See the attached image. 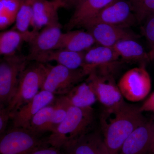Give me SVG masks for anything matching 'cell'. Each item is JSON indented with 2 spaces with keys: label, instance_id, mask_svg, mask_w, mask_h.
<instances>
[{
  "label": "cell",
  "instance_id": "12",
  "mask_svg": "<svg viewBox=\"0 0 154 154\" xmlns=\"http://www.w3.org/2000/svg\"><path fill=\"white\" fill-rule=\"evenodd\" d=\"M85 28L93 35L96 43L106 47L112 48L122 40H136L140 37L128 28L108 24L99 23Z\"/></svg>",
  "mask_w": 154,
  "mask_h": 154
},
{
  "label": "cell",
  "instance_id": "32",
  "mask_svg": "<svg viewBox=\"0 0 154 154\" xmlns=\"http://www.w3.org/2000/svg\"><path fill=\"white\" fill-rule=\"evenodd\" d=\"M65 5V8H75L82 4L86 0H61Z\"/></svg>",
  "mask_w": 154,
  "mask_h": 154
},
{
  "label": "cell",
  "instance_id": "33",
  "mask_svg": "<svg viewBox=\"0 0 154 154\" xmlns=\"http://www.w3.org/2000/svg\"><path fill=\"white\" fill-rule=\"evenodd\" d=\"M101 154H110L106 147V146L105 145L104 142L103 143V145H102Z\"/></svg>",
  "mask_w": 154,
  "mask_h": 154
},
{
  "label": "cell",
  "instance_id": "26",
  "mask_svg": "<svg viewBox=\"0 0 154 154\" xmlns=\"http://www.w3.org/2000/svg\"><path fill=\"white\" fill-rule=\"evenodd\" d=\"M22 3L15 0H0L1 29L15 21Z\"/></svg>",
  "mask_w": 154,
  "mask_h": 154
},
{
  "label": "cell",
  "instance_id": "34",
  "mask_svg": "<svg viewBox=\"0 0 154 154\" xmlns=\"http://www.w3.org/2000/svg\"><path fill=\"white\" fill-rule=\"evenodd\" d=\"M148 154H154V133L151 145L150 147L149 150V152Z\"/></svg>",
  "mask_w": 154,
  "mask_h": 154
},
{
  "label": "cell",
  "instance_id": "4",
  "mask_svg": "<svg viewBox=\"0 0 154 154\" xmlns=\"http://www.w3.org/2000/svg\"><path fill=\"white\" fill-rule=\"evenodd\" d=\"M48 145L47 138L28 128L13 127L1 136L0 154H31Z\"/></svg>",
  "mask_w": 154,
  "mask_h": 154
},
{
  "label": "cell",
  "instance_id": "20",
  "mask_svg": "<svg viewBox=\"0 0 154 154\" xmlns=\"http://www.w3.org/2000/svg\"><path fill=\"white\" fill-rule=\"evenodd\" d=\"M117 54L125 62L138 63L145 66L150 61L149 53L135 39H125L117 42L113 46Z\"/></svg>",
  "mask_w": 154,
  "mask_h": 154
},
{
  "label": "cell",
  "instance_id": "31",
  "mask_svg": "<svg viewBox=\"0 0 154 154\" xmlns=\"http://www.w3.org/2000/svg\"><path fill=\"white\" fill-rule=\"evenodd\" d=\"M140 110L142 113L144 112H154V92L140 107Z\"/></svg>",
  "mask_w": 154,
  "mask_h": 154
},
{
  "label": "cell",
  "instance_id": "21",
  "mask_svg": "<svg viewBox=\"0 0 154 154\" xmlns=\"http://www.w3.org/2000/svg\"><path fill=\"white\" fill-rule=\"evenodd\" d=\"M103 137L97 133H88L68 147L64 154H101Z\"/></svg>",
  "mask_w": 154,
  "mask_h": 154
},
{
  "label": "cell",
  "instance_id": "30",
  "mask_svg": "<svg viewBox=\"0 0 154 154\" xmlns=\"http://www.w3.org/2000/svg\"><path fill=\"white\" fill-rule=\"evenodd\" d=\"M31 154H64V152L62 149L48 145L38 149Z\"/></svg>",
  "mask_w": 154,
  "mask_h": 154
},
{
  "label": "cell",
  "instance_id": "3",
  "mask_svg": "<svg viewBox=\"0 0 154 154\" xmlns=\"http://www.w3.org/2000/svg\"><path fill=\"white\" fill-rule=\"evenodd\" d=\"M48 71V64L36 62L25 68L19 76L17 91L8 106L11 118L41 91Z\"/></svg>",
  "mask_w": 154,
  "mask_h": 154
},
{
  "label": "cell",
  "instance_id": "22",
  "mask_svg": "<svg viewBox=\"0 0 154 154\" xmlns=\"http://www.w3.org/2000/svg\"><path fill=\"white\" fill-rule=\"evenodd\" d=\"M65 96L72 105L81 108L92 107L98 101L94 89L86 81L75 86Z\"/></svg>",
  "mask_w": 154,
  "mask_h": 154
},
{
  "label": "cell",
  "instance_id": "1",
  "mask_svg": "<svg viewBox=\"0 0 154 154\" xmlns=\"http://www.w3.org/2000/svg\"><path fill=\"white\" fill-rule=\"evenodd\" d=\"M140 107L125 102L105 109L100 117L104 143L110 154H117L131 133L146 121Z\"/></svg>",
  "mask_w": 154,
  "mask_h": 154
},
{
  "label": "cell",
  "instance_id": "18",
  "mask_svg": "<svg viewBox=\"0 0 154 154\" xmlns=\"http://www.w3.org/2000/svg\"><path fill=\"white\" fill-rule=\"evenodd\" d=\"M96 43L89 31L70 30L63 33L57 49H65L77 52H85Z\"/></svg>",
  "mask_w": 154,
  "mask_h": 154
},
{
  "label": "cell",
  "instance_id": "6",
  "mask_svg": "<svg viewBox=\"0 0 154 154\" xmlns=\"http://www.w3.org/2000/svg\"><path fill=\"white\" fill-rule=\"evenodd\" d=\"M88 76L83 68L72 69L60 65L48 64V71L41 90L54 95L63 96L68 94L75 86Z\"/></svg>",
  "mask_w": 154,
  "mask_h": 154
},
{
  "label": "cell",
  "instance_id": "7",
  "mask_svg": "<svg viewBox=\"0 0 154 154\" xmlns=\"http://www.w3.org/2000/svg\"><path fill=\"white\" fill-rule=\"evenodd\" d=\"M118 86L122 96L131 102L145 99L150 92L152 81L145 66L128 70L121 77Z\"/></svg>",
  "mask_w": 154,
  "mask_h": 154
},
{
  "label": "cell",
  "instance_id": "36",
  "mask_svg": "<svg viewBox=\"0 0 154 154\" xmlns=\"http://www.w3.org/2000/svg\"><path fill=\"white\" fill-rule=\"evenodd\" d=\"M153 49H154V48H153Z\"/></svg>",
  "mask_w": 154,
  "mask_h": 154
},
{
  "label": "cell",
  "instance_id": "8",
  "mask_svg": "<svg viewBox=\"0 0 154 154\" xmlns=\"http://www.w3.org/2000/svg\"><path fill=\"white\" fill-rule=\"evenodd\" d=\"M136 22L129 1L114 0L82 27L102 23L128 28Z\"/></svg>",
  "mask_w": 154,
  "mask_h": 154
},
{
  "label": "cell",
  "instance_id": "11",
  "mask_svg": "<svg viewBox=\"0 0 154 154\" xmlns=\"http://www.w3.org/2000/svg\"><path fill=\"white\" fill-rule=\"evenodd\" d=\"M154 133V119L146 120L125 140L117 154H148Z\"/></svg>",
  "mask_w": 154,
  "mask_h": 154
},
{
  "label": "cell",
  "instance_id": "2",
  "mask_svg": "<svg viewBox=\"0 0 154 154\" xmlns=\"http://www.w3.org/2000/svg\"><path fill=\"white\" fill-rule=\"evenodd\" d=\"M94 119L93 107L70 105L63 121L47 138L48 143L61 149L68 147L88 134Z\"/></svg>",
  "mask_w": 154,
  "mask_h": 154
},
{
  "label": "cell",
  "instance_id": "28",
  "mask_svg": "<svg viewBox=\"0 0 154 154\" xmlns=\"http://www.w3.org/2000/svg\"><path fill=\"white\" fill-rule=\"evenodd\" d=\"M142 32L151 49L154 48V14L148 17L142 27Z\"/></svg>",
  "mask_w": 154,
  "mask_h": 154
},
{
  "label": "cell",
  "instance_id": "16",
  "mask_svg": "<svg viewBox=\"0 0 154 154\" xmlns=\"http://www.w3.org/2000/svg\"><path fill=\"white\" fill-rule=\"evenodd\" d=\"M61 8H65L61 0H34L31 25L33 30L38 31L42 27L58 22V11Z\"/></svg>",
  "mask_w": 154,
  "mask_h": 154
},
{
  "label": "cell",
  "instance_id": "14",
  "mask_svg": "<svg viewBox=\"0 0 154 154\" xmlns=\"http://www.w3.org/2000/svg\"><path fill=\"white\" fill-rule=\"evenodd\" d=\"M85 52H77L65 49L52 50L28 57V61L33 60L36 62L46 63L51 61L57 63L72 69L83 68L84 65Z\"/></svg>",
  "mask_w": 154,
  "mask_h": 154
},
{
  "label": "cell",
  "instance_id": "9",
  "mask_svg": "<svg viewBox=\"0 0 154 154\" xmlns=\"http://www.w3.org/2000/svg\"><path fill=\"white\" fill-rule=\"evenodd\" d=\"M119 59L113 48L94 46L85 52L83 69L88 75L94 71L100 75H113L120 65Z\"/></svg>",
  "mask_w": 154,
  "mask_h": 154
},
{
  "label": "cell",
  "instance_id": "27",
  "mask_svg": "<svg viewBox=\"0 0 154 154\" xmlns=\"http://www.w3.org/2000/svg\"><path fill=\"white\" fill-rule=\"evenodd\" d=\"M133 11L139 23L144 22L154 14V0H129Z\"/></svg>",
  "mask_w": 154,
  "mask_h": 154
},
{
  "label": "cell",
  "instance_id": "25",
  "mask_svg": "<svg viewBox=\"0 0 154 154\" xmlns=\"http://www.w3.org/2000/svg\"><path fill=\"white\" fill-rule=\"evenodd\" d=\"M53 102V113L51 119V131L53 132L63 121L67 114L68 110L71 104L65 95L59 96Z\"/></svg>",
  "mask_w": 154,
  "mask_h": 154
},
{
  "label": "cell",
  "instance_id": "5",
  "mask_svg": "<svg viewBox=\"0 0 154 154\" xmlns=\"http://www.w3.org/2000/svg\"><path fill=\"white\" fill-rule=\"evenodd\" d=\"M28 60L27 56H4L0 63V105L7 107L17 91L19 76Z\"/></svg>",
  "mask_w": 154,
  "mask_h": 154
},
{
  "label": "cell",
  "instance_id": "19",
  "mask_svg": "<svg viewBox=\"0 0 154 154\" xmlns=\"http://www.w3.org/2000/svg\"><path fill=\"white\" fill-rule=\"evenodd\" d=\"M38 32L34 30L22 32L14 28L2 32L0 34L1 55L8 56L16 54L21 45L24 42L30 43Z\"/></svg>",
  "mask_w": 154,
  "mask_h": 154
},
{
  "label": "cell",
  "instance_id": "29",
  "mask_svg": "<svg viewBox=\"0 0 154 154\" xmlns=\"http://www.w3.org/2000/svg\"><path fill=\"white\" fill-rule=\"evenodd\" d=\"M11 118L10 113L7 107L3 105L0 107V135H2L5 133L9 119Z\"/></svg>",
  "mask_w": 154,
  "mask_h": 154
},
{
  "label": "cell",
  "instance_id": "23",
  "mask_svg": "<svg viewBox=\"0 0 154 154\" xmlns=\"http://www.w3.org/2000/svg\"><path fill=\"white\" fill-rule=\"evenodd\" d=\"M54 107L53 104L41 109L31 119L28 129L39 136L51 131V121Z\"/></svg>",
  "mask_w": 154,
  "mask_h": 154
},
{
  "label": "cell",
  "instance_id": "35",
  "mask_svg": "<svg viewBox=\"0 0 154 154\" xmlns=\"http://www.w3.org/2000/svg\"><path fill=\"white\" fill-rule=\"evenodd\" d=\"M15 1H17V2H20L22 3L25 1V0H15Z\"/></svg>",
  "mask_w": 154,
  "mask_h": 154
},
{
  "label": "cell",
  "instance_id": "15",
  "mask_svg": "<svg viewBox=\"0 0 154 154\" xmlns=\"http://www.w3.org/2000/svg\"><path fill=\"white\" fill-rule=\"evenodd\" d=\"M59 22L44 27L29 43L30 51L27 56L57 49L63 34Z\"/></svg>",
  "mask_w": 154,
  "mask_h": 154
},
{
  "label": "cell",
  "instance_id": "13",
  "mask_svg": "<svg viewBox=\"0 0 154 154\" xmlns=\"http://www.w3.org/2000/svg\"><path fill=\"white\" fill-rule=\"evenodd\" d=\"M55 99L54 94L41 90L14 114L12 118L14 127L28 128L33 116L42 108L51 104Z\"/></svg>",
  "mask_w": 154,
  "mask_h": 154
},
{
  "label": "cell",
  "instance_id": "24",
  "mask_svg": "<svg viewBox=\"0 0 154 154\" xmlns=\"http://www.w3.org/2000/svg\"><path fill=\"white\" fill-rule=\"evenodd\" d=\"M34 0H25L21 4L16 16L14 29L22 32L29 31L33 16Z\"/></svg>",
  "mask_w": 154,
  "mask_h": 154
},
{
  "label": "cell",
  "instance_id": "10",
  "mask_svg": "<svg viewBox=\"0 0 154 154\" xmlns=\"http://www.w3.org/2000/svg\"><path fill=\"white\" fill-rule=\"evenodd\" d=\"M86 81L92 86L97 100L105 109L117 107L125 102L113 75H100L92 72Z\"/></svg>",
  "mask_w": 154,
  "mask_h": 154
},
{
  "label": "cell",
  "instance_id": "17",
  "mask_svg": "<svg viewBox=\"0 0 154 154\" xmlns=\"http://www.w3.org/2000/svg\"><path fill=\"white\" fill-rule=\"evenodd\" d=\"M114 0H86L75 8V11L65 28L70 31L84 24L95 17Z\"/></svg>",
  "mask_w": 154,
  "mask_h": 154
}]
</instances>
